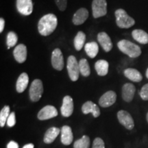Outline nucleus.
Masks as SVG:
<instances>
[{
    "mask_svg": "<svg viewBox=\"0 0 148 148\" xmlns=\"http://www.w3.org/2000/svg\"><path fill=\"white\" fill-rule=\"evenodd\" d=\"M58 25V18L53 14L44 15L39 20L38 23V30L42 36H47L50 35Z\"/></svg>",
    "mask_w": 148,
    "mask_h": 148,
    "instance_id": "1",
    "label": "nucleus"
},
{
    "mask_svg": "<svg viewBox=\"0 0 148 148\" xmlns=\"http://www.w3.org/2000/svg\"><path fill=\"white\" fill-rule=\"evenodd\" d=\"M117 47L122 53L132 58H137L141 54V49L139 46L127 40H120L118 42Z\"/></svg>",
    "mask_w": 148,
    "mask_h": 148,
    "instance_id": "2",
    "label": "nucleus"
},
{
    "mask_svg": "<svg viewBox=\"0 0 148 148\" xmlns=\"http://www.w3.org/2000/svg\"><path fill=\"white\" fill-rule=\"evenodd\" d=\"M114 14L116 16V25L120 28H130L135 24L134 18L130 16L123 9H117L114 12Z\"/></svg>",
    "mask_w": 148,
    "mask_h": 148,
    "instance_id": "3",
    "label": "nucleus"
},
{
    "mask_svg": "<svg viewBox=\"0 0 148 148\" xmlns=\"http://www.w3.org/2000/svg\"><path fill=\"white\" fill-rule=\"evenodd\" d=\"M67 71L71 81L75 82L79 78V62H77L76 58L74 56H70L67 59Z\"/></svg>",
    "mask_w": 148,
    "mask_h": 148,
    "instance_id": "4",
    "label": "nucleus"
},
{
    "mask_svg": "<svg viewBox=\"0 0 148 148\" xmlns=\"http://www.w3.org/2000/svg\"><path fill=\"white\" fill-rule=\"evenodd\" d=\"M43 92V86L42 81L39 79H36L31 84L29 90V98L32 101L36 102L41 98Z\"/></svg>",
    "mask_w": 148,
    "mask_h": 148,
    "instance_id": "5",
    "label": "nucleus"
},
{
    "mask_svg": "<svg viewBox=\"0 0 148 148\" xmlns=\"http://www.w3.org/2000/svg\"><path fill=\"white\" fill-rule=\"evenodd\" d=\"M92 16L97 18L107 14V2L106 0H93L92 3Z\"/></svg>",
    "mask_w": 148,
    "mask_h": 148,
    "instance_id": "6",
    "label": "nucleus"
},
{
    "mask_svg": "<svg viewBox=\"0 0 148 148\" xmlns=\"http://www.w3.org/2000/svg\"><path fill=\"white\" fill-rule=\"evenodd\" d=\"M117 118L119 123L125 128L131 130L134 128V122L131 114L127 111L121 110L117 112Z\"/></svg>",
    "mask_w": 148,
    "mask_h": 148,
    "instance_id": "7",
    "label": "nucleus"
},
{
    "mask_svg": "<svg viewBox=\"0 0 148 148\" xmlns=\"http://www.w3.org/2000/svg\"><path fill=\"white\" fill-rule=\"evenodd\" d=\"M56 116H58V111L54 106L51 105H47L43 107L37 114L38 119L41 121L52 119Z\"/></svg>",
    "mask_w": 148,
    "mask_h": 148,
    "instance_id": "8",
    "label": "nucleus"
},
{
    "mask_svg": "<svg viewBox=\"0 0 148 148\" xmlns=\"http://www.w3.org/2000/svg\"><path fill=\"white\" fill-rule=\"evenodd\" d=\"M51 64L56 70L61 71L64 66V58L62 51L59 48H56L51 53Z\"/></svg>",
    "mask_w": 148,
    "mask_h": 148,
    "instance_id": "9",
    "label": "nucleus"
},
{
    "mask_svg": "<svg viewBox=\"0 0 148 148\" xmlns=\"http://www.w3.org/2000/svg\"><path fill=\"white\" fill-rule=\"evenodd\" d=\"M16 8L18 12L23 15H29L33 11L32 0H16Z\"/></svg>",
    "mask_w": 148,
    "mask_h": 148,
    "instance_id": "10",
    "label": "nucleus"
},
{
    "mask_svg": "<svg viewBox=\"0 0 148 148\" xmlns=\"http://www.w3.org/2000/svg\"><path fill=\"white\" fill-rule=\"evenodd\" d=\"M73 101L71 96L66 95L63 98L62 105L60 110L62 115L64 117H69L73 112Z\"/></svg>",
    "mask_w": 148,
    "mask_h": 148,
    "instance_id": "11",
    "label": "nucleus"
},
{
    "mask_svg": "<svg viewBox=\"0 0 148 148\" xmlns=\"http://www.w3.org/2000/svg\"><path fill=\"white\" fill-rule=\"evenodd\" d=\"M116 99V94L112 90H109L105 92L99 98V104L103 108H108L113 105Z\"/></svg>",
    "mask_w": 148,
    "mask_h": 148,
    "instance_id": "12",
    "label": "nucleus"
},
{
    "mask_svg": "<svg viewBox=\"0 0 148 148\" xmlns=\"http://www.w3.org/2000/svg\"><path fill=\"white\" fill-rule=\"evenodd\" d=\"M14 58L18 63H23L27 58V47L23 44H19L13 51Z\"/></svg>",
    "mask_w": 148,
    "mask_h": 148,
    "instance_id": "13",
    "label": "nucleus"
},
{
    "mask_svg": "<svg viewBox=\"0 0 148 148\" xmlns=\"http://www.w3.org/2000/svg\"><path fill=\"white\" fill-rule=\"evenodd\" d=\"M136 88L134 84L126 83L122 87V98L126 102H130L134 98Z\"/></svg>",
    "mask_w": 148,
    "mask_h": 148,
    "instance_id": "14",
    "label": "nucleus"
},
{
    "mask_svg": "<svg viewBox=\"0 0 148 148\" xmlns=\"http://www.w3.org/2000/svg\"><path fill=\"white\" fill-rule=\"evenodd\" d=\"M82 111L83 114H87L91 112L95 118H97L100 115V110L99 107L91 101H86L82 105Z\"/></svg>",
    "mask_w": 148,
    "mask_h": 148,
    "instance_id": "15",
    "label": "nucleus"
},
{
    "mask_svg": "<svg viewBox=\"0 0 148 148\" xmlns=\"http://www.w3.org/2000/svg\"><path fill=\"white\" fill-rule=\"evenodd\" d=\"M97 40L99 42L101 47L103 48V50L106 52L110 51L112 48V42L111 40L110 36L107 34V33L102 32H99L97 34Z\"/></svg>",
    "mask_w": 148,
    "mask_h": 148,
    "instance_id": "16",
    "label": "nucleus"
},
{
    "mask_svg": "<svg viewBox=\"0 0 148 148\" xmlns=\"http://www.w3.org/2000/svg\"><path fill=\"white\" fill-rule=\"evenodd\" d=\"M61 142L64 145H69L73 142V136L72 130L68 125H64L60 130Z\"/></svg>",
    "mask_w": 148,
    "mask_h": 148,
    "instance_id": "17",
    "label": "nucleus"
},
{
    "mask_svg": "<svg viewBox=\"0 0 148 148\" xmlns=\"http://www.w3.org/2000/svg\"><path fill=\"white\" fill-rule=\"evenodd\" d=\"M88 16V11L86 8H82L76 11L73 16V23L74 25H79L84 23Z\"/></svg>",
    "mask_w": 148,
    "mask_h": 148,
    "instance_id": "18",
    "label": "nucleus"
},
{
    "mask_svg": "<svg viewBox=\"0 0 148 148\" xmlns=\"http://www.w3.org/2000/svg\"><path fill=\"white\" fill-rule=\"evenodd\" d=\"M29 83V76L26 73H22L18 77L16 83V91L19 93L23 92L26 89Z\"/></svg>",
    "mask_w": 148,
    "mask_h": 148,
    "instance_id": "19",
    "label": "nucleus"
},
{
    "mask_svg": "<svg viewBox=\"0 0 148 148\" xmlns=\"http://www.w3.org/2000/svg\"><path fill=\"white\" fill-rule=\"evenodd\" d=\"M124 75L127 78L135 82H139L143 79L141 73L137 69L133 68H127L123 72Z\"/></svg>",
    "mask_w": 148,
    "mask_h": 148,
    "instance_id": "20",
    "label": "nucleus"
},
{
    "mask_svg": "<svg viewBox=\"0 0 148 148\" xmlns=\"http://www.w3.org/2000/svg\"><path fill=\"white\" fill-rule=\"evenodd\" d=\"M60 129L56 127H51L46 131L45 135H44L43 140L45 143L50 144L54 141L58 135L60 133Z\"/></svg>",
    "mask_w": 148,
    "mask_h": 148,
    "instance_id": "21",
    "label": "nucleus"
},
{
    "mask_svg": "<svg viewBox=\"0 0 148 148\" xmlns=\"http://www.w3.org/2000/svg\"><path fill=\"white\" fill-rule=\"evenodd\" d=\"M132 36L136 41L140 44L148 43V34L143 29H134L132 31Z\"/></svg>",
    "mask_w": 148,
    "mask_h": 148,
    "instance_id": "22",
    "label": "nucleus"
},
{
    "mask_svg": "<svg viewBox=\"0 0 148 148\" xmlns=\"http://www.w3.org/2000/svg\"><path fill=\"white\" fill-rule=\"evenodd\" d=\"M109 64L105 60H99L95 62V69L99 76H104L108 73Z\"/></svg>",
    "mask_w": 148,
    "mask_h": 148,
    "instance_id": "23",
    "label": "nucleus"
},
{
    "mask_svg": "<svg viewBox=\"0 0 148 148\" xmlns=\"http://www.w3.org/2000/svg\"><path fill=\"white\" fill-rule=\"evenodd\" d=\"M84 50L90 58H94L99 51V46L96 42H90L85 44Z\"/></svg>",
    "mask_w": 148,
    "mask_h": 148,
    "instance_id": "24",
    "label": "nucleus"
},
{
    "mask_svg": "<svg viewBox=\"0 0 148 148\" xmlns=\"http://www.w3.org/2000/svg\"><path fill=\"white\" fill-rule=\"evenodd\" d=\"M85 40H86V35L82 31H79L74 38V47L77 51H79L84 47Z\"/></svg>",
    "mask_w": 148,
    "mask_h": 148,
    "instance_id": "25",
    "label": "nucleus"
},
{
    "mask_svg": "<svg viewBox=\"0 0 148 148\" xmlns=\"http://www.w3.org/2000/svg\"><path fill=\"white\" fill-rule=\"evenodd\" d=\"M79 67L80 73L84 77H88L90 73L89 64L86 59L82 58L79 62Z\"/></svg>",
    "mask_w": 148,
    "mask_h": 148,
    "instance_id": "26",
    "label": "nucleus"
},
{
    "mask_svg": "<svg viewBox=\"0 0 148 148\" xmlns=\"http://www.w3.org/2000/svg\"><path fill=\"white\" fill-rule=\"evenodd\" d=\"M90 138L88 136L84 135L80 139L75 140L74 142L73 148H89Z\"/></svg>",
    "mask_w": 148,
    "mask_h": 148,
    "instance_id": "27",
    "label": "nucleus"
},
{
    "mask_svg": "<svg viewBox=\"0 0 148 148\" xmlns=\"http://www.w3.org/2000/svg\"><path fill=\"white\" fill-rule=\"evenodd\" d=\"M10 107L5 106L0 112V126L3 127L6 123L7 120L10 115Z\"/></svg>",
    "mask_w": 148,
    "mask_h": 148,
    "instance_id": "28",
    "label": "nucleus"
},
{
    "mask_svg": "<svg viewBox=\"0 0 148 148\" xmlns=\"http://www.w3.org/2000/svg\"><path fill=\"white\" fill-rule=\"evenodd\" d=\"M18 40V36L16 34V33L14 32H8V35H7V40L6 43L7 46H8V49L14 47L16 45V42Z\"/></svg>",
    "mask_w": 148,
    "mask_h": 148,
    "instance_id": "29",
    "label": "nucleus"
},
{
    "mask_svg": "<svg viewBox=\"0 0 148 148\" xmlns=\"http://www.w3.org/2000/svg\"><path fill=\"white\" fill-rule=\"evenodd\" d=\"M139 95L142 99L147 101L148 100V84H146L142 87L139 91Z\"/></svg>",
    "mask_w": 148,
    "mask_h": 148,
    "instance_id": "30",
    "label": "nucleus"
},
{
    "mask_svg": "<svg viewBox=\"0 0 148 148\" xmlns=\"http://www.w3.org/2000/svg\"><path fill=\"white\" fill-rule=\"evenodd\" d=\"M92 148H105L104 142L101 138H96L93 140Z\"/></svg>",
    "mask_w": 148,
    "mask_h": 148,
    "instance_id": "31",
    "label": "nucleus"
},
{
    "mask_svg": "<svg viewBox=\"0 0 148 148\" xmlns=\"http://www.w3.org/2000/svg\"><path fill=\"white\" fill-rule=\"evenodd\" d=\"M56 4L59 10L60 11H64L67 5V0H55Z\"/></svg>",
    "mask_w": 148,
    "mask_h": 148,
    "instance_id": "32",
    "label": "nucleus"
},
{
    "mask_svg": "<svg viewBox=\"0 0 148 148\" xmlns=\"http://www.w3.org/2000/svg\"><path fill=\"white\" fill-rule=\"evenodd\" d=\"M7 125L8 127H13L16 123V119H15V113L14 112H11L9 115L8 120L6 122Z\"/></svg>",
    "mask_w": 148,
    "mask_h": 148,
    "instance_id": "33",
    "label": "nucleus"
},
{
    "mask_svg": "<svg viewBox=\"0 0 148 148\" xmlns=\"http://www.w3.org/2000/svg\"><path fill=\"white\" fill-rule=\"evenodd\" d=\"M7 148H18V145L15 141H10L7 145Z\"/></svg>",
    "mask_w": 148,
    "mask_h": 148,
    "instance_id": "34",
    "label": "nucleus"
},
{
    "mask_svg": "<svg viewBox=\"0 0 148 148\" xmlns=\"http://www.w3.org/2000/svg\"><path fill=\"white\" fill-rule=\"evenodd\" d=\"M5 25V21L3 18H0V32H2L3 29H4Z\"/></svg>",
    "mask_w": 148,
    "mask_h": 148,
    "instance_id": "35",
    "label": "nucleus"
},
{
    "mask_svg": "<svg viewBox=\"0 0 148 148\" xmlns=\"http://www.w3.org/2000/svg\"><path fill=\"white\" fill-rule=\"evenodd\" d=\"M23 148H34V145L32 143H29L27 144V145H24Z\"/></svg>",
    "mask_w": 148,
    "mask_h": 148,
    "instance_id": "36",
    "label": "nucleus"
},
{
    "mask_svg": "<svg viewBox=\"0 0 148 148\" xmlns=\"http://www.w3.org/2000/svg\"><path fill=\"white\" fill-rule=\"evenodd\" d=\"M145 75H146V77H147V78L148 79V68H147V71H146V73H145Z\"/></svg>",
    "mask_w": 148,
    "mask_h": 148,
    "instance_id": "37",
    "label": "nucleus"
},
{
    "mask_svg": "<svg viewBox=\"0 0 148 148\" xmlns=\"http://www.w3.org/2000/svg\"><path fill=\"white\" fill-rule=\"evenodd\" d=\"M146 119H147V123H148V112L147 114V116H146Z\"/></svg>",
    "mask_w": 148,
    "mask_h": 148,
    "instance_id": "38",
    "label": "nucleus"
}]
</instances>
